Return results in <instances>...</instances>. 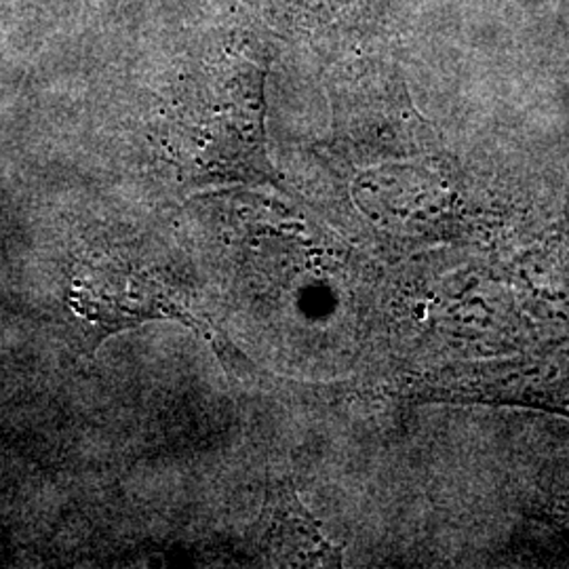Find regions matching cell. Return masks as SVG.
<instances>
[{"label": "cell", "instance_id": "obj_1", "mask_svg": "<svg viewBox=\"0 0 569 569\" xmlns=\"http://www.w3.org/2000/svg\"><path fill=\"white\" fill-rule=\"evenodd\" d=\"M77 310L100 329L98 342L124 327L140 326L150 319H192L182 310L163 281L133 266L91 264L74 281Z\"/></svg>", "mask_w": 569, "mask_h": 569}, {"label": "cell", "instance_id": "obj_2", "mask_svg": "<svg viewBox=\"0 0 569 569\" xmlns=\"http://www.w3.org/2000/svg\"><path fill=\"white\" fill-rule=\"evenodd\" d=\"M319 533L300 507L293 491L284 486L272 489L264 509L249 531V545L260 557L277 563H296L317 557Z\"/></svg>", "mask_w": 569, "mask_h": 569}]
</instances>
